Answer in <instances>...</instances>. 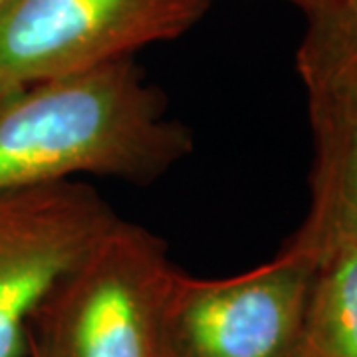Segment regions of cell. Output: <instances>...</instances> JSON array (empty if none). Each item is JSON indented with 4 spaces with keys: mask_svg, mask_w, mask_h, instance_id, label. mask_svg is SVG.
Wrapping results in <instances>:
<instances>
[{
    "mask_svg": "<svg viewBox=\"0 0 357 357\" xmlns=\"http://www.w3.org/2000/svg\"><path fill=\"white\" fill-rule=\"evenodd\" d=\"M314 131L312 204L288 246L314 262L335 244L357 241V74H304Z\"/></svg>",
    "mask_w": 357,
    "mask_h": 357,
    "instance_id": "6",
    "label": "cell"
},
{
    "mask_svg": "<svg viewBox=\"0 0 357 357\" xmlns=\"http://www.w3.org/2000/svg\"><path fill=\"white\" fill-rule=\"evenodd\" d=\"M191 153V131L131 58L0 96V191L77 175L151 183Z\"/></svg>",
    "mask_w": 357,
    "mask_h": 357,
    "instance_id": "1",
    "label": "cell"
},
{
    "mask_svg": "<svg viewBox=\"0 0 357 357\" xmlns=\"http://www.w3.org/2000/svg\"><path fill=\"white\" fill-rule=\"evenodd\" d=\"M294 357H357V241L316 258Z\"/></svg>",
    "mask_w": 357,
    "mask_h": 357,
    "instance_id": "7",
    "label": "cell"
},
{
    "mask_svg": "<svg viewBox=\"0 0 357 357\" xmlns=\"http://www.w3.org/2000/svg\"><path fill=\"white\" fill-rule=\"evenodd\" d=\"M173 270L159 236L119 218L42 304L28 357H163Z\"/></svg>",
    "mask_w": 357,
    "mask_h": 357,
    "instance_id": "2",
    "label": "cell"
},
{
    "mask_svg": "<svg viewBox=\"0 0 357 357\" xmlns=\"http://www.w3.org/2000/svg\"><path fill=\"white\" fill-rule=\"evenodd\" d=\"M288 2L296 4L298 8H302V10H304V14H307L310 10H314L321 0H288Z\"/></svg>",
    "mask_w": 357,
    "mask_h": 357,
    "instance_id": "9",
    "label": "cell"
},
{
    "mask_svg": "<svg viewBox=\"0 0 357 357\" xmlns=\"http://www.w3.org/2000/svg\"><path fill=\"white\" fill-rule=\"evenodd\" d=\"M306 18V34L296 56L300 76L357 74V0H321Z\"/></svg>",
    "mask_w": 357,
    "mask_h": 357,
    "instance_id": "8",
    "label": "cell"
},
{
    "mask_svg": "<svg viewBox=\"0 0 357 357\" xmlns=\"http://www.w3.org/2000/svg\"><path fill=\"white\" fill-rule=\"evenodd\" d=\"M117 220L77 178L0 191V357H28L42 304Z\"/></svg>",
    "mask_w": 357,
    "mask_h": 357,
    "instance_id": "5",
    "label": "cell"
},
{
    "mask_svg": "<svg viewBox=\"0 0 357 357\" xmlns=\"http://www.w3.org/2000/svg\"><path fill=\"white\" fill-rule=\"evenodd\" d=\"M213 0H10L0 13V96L86 74L169 42Z\"/></svg>",
    "mask_w": 357,
    "mask_h": 357,
    "instance_id": "3",
    "label": "cell"
},
{
    "mask_svg": "<svg viewBox=\"0 0 357 357\" xmlns=\"http://www.w3.org/2000/svg\"><path fill=\"white\" fill-rule=\"evenodd\" d=\"M8 2H10V0H0V13H2V8H4V6H6Z\"/></svg>",
    "mask_w": 357,
    "mask_h": 357,
    "instance_id": "10",
    "label": "cell"
},
{
    "mask_svg": "<svg viewBox=\"0 0 357 357\" xmlns=\"http://www.w3.org/2000/svg\"><path fill=\"white\" fill-rule=\"evenodd\" d=\"M316 262L286 244L229 278L173 270L163 306V357H294Z\"/></svg>",
    "mask_w": 357,
    "mask_h": 357,
    "instance_id": "4",
    "label": "cell"
}]
</instances>
